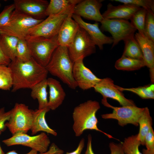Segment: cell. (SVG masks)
Instances as JSON below:
<instances>
[{"label": "cell", "mask_w": 154, "mask_h": 154, "mask_svg": "<svg viewBox=\"0 0 154 154\" xmlns=\"http://www.w3.org/2000/svg\"><path fill=\"white\" fill-rule=\"evenodd\" d=\"M8 66L12 72V92H13L21 89H31L47 78L48 72L45 67L40 65L32 58L26 62H21L15 59L11 61Z\"/></svg>", "instance_id": "6da1fadb"}, {"label": "cell", "mask_w": 154, "mask_h": 154, "mask_svg": "<svg viewBox=\"0 0 154 154\" xmlns=\"http://www.w3.org/2000/svg\"><path fill=\"white\" fill-rule=\"evenodd\" d=\"M100 108L98 102L89 100L74 108L72 116L74 121L72 128L76 136H80L86 130H94L104 133L109 138L119 140L98 128L96 114Z\"/></svg>", "instance_id": "7a4b0ae2"}, {"label": "cell", "mask_w": 154, "mask_h": 154, "mask_svg": "<svg viewBox=\"0 0 154 154\" xmlns=\"http://www.w3.org/2000/svg\"><path fill=\"white\" fill-rule=\"evenodd\" d=\"M73 64L67 47L59 46L45 68L48 73L59 78L70 88L74 90L78 85L73 76Z\"/></svg>", "instance_id": "3957f363"}, {"label": "cell", "mask_w": 154, "mask_h": 154, "mask_svg": "<svg viewBox=\"0 0 154 154\" xmlns=\"http://www.w3.org/2000/svg\"><path fill=\"white\" fill-rule=\"evenodd\" d=\"M25 40L32 57L44 67L48 65L54 52L59 46L57 35L49 38L28 35Z\"/></svg>", "instance_id": "277c9868"}, {"label": "cell", "mask_w": 154, "mask_h": 154, "mask_svg": "<svg viewBox=\"0 0 154 154\" xmlns=\"http://www.w3.org/2000/svg\"><path fill=\"white\" fill-rule=\"evenodd\" d=\"M43 20L34 19L15 9L8 23L0 27V34L25 39L29 30Z\"/></svg>", "instance_id": "5b68a950"}, {"label": "cell", "mask_w": 154, "mask_h": 154, "mask_svg": "<svg viewBox=\"0 0 154 154\" xmlns=\"http://www.w3.org/2000/svg\"><path fill=\"white\" fill-rule=\"evenodd\" d=\"M11 110L9 119L5 123L6 127L12 135L27 133L31 128L33 110L25 104L17 103Z\"/></svg>", "instance_id": "8992f818"}, {"label": "cell", "mask_w": 154, "mask_h": 154, "mask_svg": "<svg viewBox=\"0 0 154 154\" xmlns=\"http://www.w3.org/2000/svg\"><path fill=\"white\" fill-rule=\"evenodd\" d=\"M102 103L105 106L113 109L112 113L102 115V118L116 119L118 124L122 127L128 124L138 126L139 119L144 110V108H139L135 105L114 107L109 104L106 98H102Z\"/></svg>", "instance_id": "52a82bcc"}, {"label": "cell", "mask_w": 154, "mask_h": 154, "mask_svg": "<svg viewBox=\"0 0 154 154\" xmlns=\"http://www.w3.org/2000/svg\"><path fill=\"white\" fill-rule=\"evenodd\" d=\"M2 142L7 146L21 145L27 147L40 153L46 151L50 143L49 137L44 132L33 136L27 133H19L3 140Z\"/></svg>", "instance_id": "ba28073f"}, {"label": "cell", "mask_w": 154, "mask_h": 154, "mask_svg": "<svg viewBox=\"0 0 154 154\" xmlns=\"http://www.w3.org/2000/svg\"><path fill=\"white\" fill-rule=\"evenodd\" d=\"M67 47L70 57L73 62L96 51L95 43L87 32L80 26L73 40Z\"/></svg>", "instance_id": "9c48e42d"}, {"label": "cell", "mask_w": 154, "mask_h": 154, "mask_svg": "<svg viewBox=\"0 0 154 154\" xmlns=\"http://www.w3.org/2000/svg\"><path fill=\"white\" fill-rule=\"evenodd\" d=\"M103 30L110 33L112 36V48L121 40L134 35L137 30L128 20L118 19H103L100 23Z\"/></svg>", "instance_id": "30bf717a"}, {"label": "cell", "mask_w": 154, "mask_h": 154, "mask_svg": "<svg viewBox=\"0 0 154 154\" xmlns=\"http://www.w3.org/2000/svg\"><path fill=\"white\" fill-rule=\"evenodd\" d=\"M69 15L60 14L48 16L31 29L29 35L47 38L57 36L63 22Z\"/></svg>", "instance_id": "8fae6325"}, {"label": "cell", "mask_w": 154, "mask_h": 154, "mask_svg": "<svg viewBox=\"0 0 154 154\" xmlns=\"http://www.w3.org/2000/svg\"><path fill=\"white\" fill-rule=\"evenodd\" d=\"M84 59L81 58L74 62L72 74L78 87L84 90L94 88L101 79L85 66Z\"/></svg>", "instance_id": "7c38bea8"}, {"label": "cell", "mask_w": 154, "mask_h": 154, "mask_svg": "<svg viewBox=\"0 0 154 154\" xmlns=\"http://www.w3.org/2000/svg\"><path fill=\"white\" fill-rule=\"evenodd\" d=\"M95 91L100 94L103 98H110L117 101L122 106H135L131 100L126 98L122 92L117 89L110 78L101 79L94 87Z\"/></svg>", "instance_id": "4fadbf2b"}, {"label": "cell", "mask_w": 154, "mask_h": 154, "mask_svg": "<svg viewBox=\"0 0 154 154\" xmlns=\"http://www.w3.org/2000/svg\"><path fill=\"white\" fill-rule=\"evenodd\" d=\"M15 9L37 19H44L49 2L46 0H14Z\"/></svg>", "instance_id": "5bb4252c"}, {"label": "cell", "mask_w": 154, "mask_h": 154, "mask_svg": "<svg viewBox=\"0 0 154 154\" xmlns=\"http://www.w3.org/2000/svg\"><path fill=\"white\" fill-rule=\"evenodd\" d=\"M103 1L81 0L74 7L73 14L88 20L101 23L104 19L100 12Z\"/></svg>", "instance_id": "9a60e30c"}, {"label": "cell", "mask_w": 154, "mask_h": 154, "mask_svg": "<svg viewBox=\"0 0 154 154\" xmlns=\"http://www.w3.org/2000/svg\"><path fill=\"white\" fill-rule=\"evenodd\" d=\"M72 17L80 27L87 32L96 46H98L100 50H103L104 45L105 44H112V37L107 36L102 33L99 28L98 22L94 24L87 23L80 17L73 14Z\"/></svg>", "instance_id": "2e32d148"}, {"label": "cell", "mask_w": 154, "mask_h": 154, "mask_svg": "<svg viewBox=\"0 0 154 154\" xmlns=\"http://www.w3.org/2000/svg\"><path fill=\"white\" fill-rule=\"evenodd\" d=\"M134 37L139 44L146 66L149 69L151 82H154V42L144 33H136Z\"/></svg>", "instance_id": "e0dca14e"}, {"label": "cell", "mask_w": 154, "mask_h": 154, "mask_svg": "<svg viewBox=\"0 0 154 154\" xmlns=\"http://www.w3.org/2000/svg\"><path fill=\"white\" fill-rule=\"evenodd\" d=\"M69 15L64 19L58 31L57 40L59 46L68 47L72 42L79 27L78 24Z\"/></svg>", "instance_id": "ac0fdd59"}, {"label": "cell", "mask_w": 154, "mask_h": 154, "mask_svg": "<svg viewBox=\"0 0 154 154\" xmlns=\"http://www.w3.org/2000/svg\"><path fill=\"white\" fill-rule=\"evenodd\" d=\"M141 7L123 4L114 6L109 3L106 10L102 14L104 19L130 20L133 14Z\"/></svg>", "instance_id": "d6986e66"}, {"label": "cell", "mask_w": 154, "mask_h": 154, "mask_svg": "<svg viewBox=\"0 0 154 154\" xmlns=\"http://www.w3.org/2000/svg\"><path fill=\"white\" fill-rule=\"evenodd\" d=\"M49 89L48 107L50 110H54L60 106L66 96L65 92L60 82L52 78H47Z\"/></svg>", "instance_id": "ffe728a7"}, {"label": "cell", "mask_w": 154, "mask_h": 154, "mask_svg": "<svg viewBox=\"0 0 154 154\" xmlns=\"http://www.w3.org/2000/svg\"><path fill=\"white\" fill-rule=\"evenodd\" d=\"M50 110L48 107L33 110L32 124L30 129L32 135L36 134L39 131H42L54 136L57 135V132L49 126L46 121L45 115Z\"/></svg>", "instance_id": "44dd1931"}, {"label": "cell", "mask_w": 154, "mask_h": 154, "mask_svg": "<svg viewBox=\"0 0 154 154\" xmlns=\"http://www.w3.org/2000/svg\"><path fill=\"white\" fill-rule=\"evenodd\" d=\"M80 0H50L45 12L46 16L61 14H73L75 6Z\"/></svg>", "instance_id": "7402d4cb"}, {"label": "cell", "mask_w": 154, "mask_h": 154, "mask_svg": "<svg viewBox=\"0 0 154 154\" xmlns=\"http://www.w3.org/2000/svg\"><path fill=\"white\" fill-rule=\"evenodd\" d=\"M47 87L46 78L36 84L31 89V96L34 99H37L38 101V109L48 107Z\"/></svg>", "instance_id": "603a6c76"}, {"label": "cell", "mask_w": 154, "mask_h": 154, "mask_svg": "<svg viewBox=\"0 0 154 154\" xmlns=\"http://www.w3.org/2000/svg\"><path fill=\"white\" fill-rule=\"evenodd\" d=\"M19 39L14 36L0 34V46L5 54L11 60L16 59Z\"/></svg>", "instance_id": "cb8c5ba5"}, {"label": "cell", "mask_w": 154, "mask_h": 154, "mask_svg": "<svg viewBox=\"0 0 154 154\" xmlns=\"http://www.w3.org/2000/svg\"><path fill=\"white\" fill-rule=\"evenodd\" d=\"M138 124L139 128V133L137 134V139L141 145H144L145 137L152 125V118L147 107L144 108V110L139 119Z\"/></svg>", "instance_id": "d4e9b609"}, {"label": "cell", "mask_w": 154, "mask_h": 154, "mask_svg": "<svg viewBox=\"0 0 154 154\" xmlns=\"http://www.w3.org/2000/svg\"><path fill=\"white\" fill-rule=\"evenodd\" d=\"M123 41L125 47L122 56L144 60L141 50L135 38L134 35L127 38Z\"/></svg>", "instance_id": "484cf974"}, {"label": "cell", "mask_w": 154, "mask_h": 154, "mask_svg": "<svg viewBox=\"0 0 154 154\" xmlns=\"http://www.w3.org/2000/svg\"><path fill=\"white\" fill-rule=\"evenodd\" d=\"M146 66L144 61L133 59L123 56L116 60L115 68L119 70L133 71L139 69Z\"/></svg>", "instance_id": "4316f807"}, {"label": "cell", "mask_w": 154, "mask_h": 154, "mask_svg": "<svg viewBox=\"0 0 154 154\" xmlns=\"http://www.w3.org/2000/svg\"><path fill=\"white\" fill-rule=\"evenodd\" d=\"M137 134L125 138L123 142H121L124 154H143L139 149L141 145L137 139Z\"/></svg>", "instance_id": "83f0119b"}, {"label": "cell", "mask_w": 154, "mask_h": 154, "mask_svg": "<svg viewBox=\"0 0 154 154\" xmlns=\"http://www.w3.org/2000/svg\"><path fill=\"white\" fill-rule=\"evenodd\" d=\"M12 85V75L11 68L8 66L0 64V89L9 90Z\"/></svg>", "instance_id": "f1b7e54d"}, {"label": "cell", "mask_w": 154, "mask_h": 154, "mask_svg": "<svg viewBox=\"0 0 154 154\" xmlns=\"http://www.w3.org/2000/svg\"><path fill=\"white\" fill-rule=\"evenodd\" d=\"M119 90L127 91L134 93L143 99H154V85L137 88H124L116 85Z\"/></svg>", "instance_id": "f546056e"}, {"label": "cell", "mask_w": 154, "mask_h": 154, "mask_svg": "<svg viewBox=\"0 0 154 154\" xmlns=\"http://www.w3.org/2000/svg\"><path fill=\"white\" fill-rule=\"evenodd\" d=\"M147 10L141 8L132 15L130 19L132 25L139 32L144 34V26Z\"/></svg>", "instance_id": "4dcf8cb0"}, {"label": "cell", "mask_w": 154, "mask_h": 154, "mask_svg": "<svg viewBox=\"0 0 154 154\" xmlns=\"http://www.w3.org/2000/svg\"><path fill=\"white\" fill-rule=\"evenodd\" d=\"M32 58L25 40L19 39L16 49V59L21 62H26Z\"/></svg>", "instance_id": "1f68e13d"}, {"label": "cell", "mask_w": 154, "mask_h": 154, "mask_svg": "<svg viewBox=\"0 0 154 154\" xmlns=\"http://www.w3.org/2000/svg\"><path fill=\"white\" fill-rule=\"evenodd\" d=\"M147 10L144 34L154 42V12L150 9Z\"/></svg>", "instance_id": "d6a6232c"}, {"label": "cell", "mask_w": 154, "mask_h": 154, "mask_svg": "<svg viewBox=\"0 0 154 154\" xmlns=\"http://www.w3.org/2000/svg\"><path fill=\"white\" fill-rule=\"evenodd\" d=\"M110 1L142 8L146 10L150 9L154 12L153 0H111Z\"/></svg>", "instance_id": "836d02e7"}, {"label": "cell", "mask_w": 154, "mask_h": 154, "mask_svg": "<svg viewBox=\"0 0 154 154\" xmlns=\"http://www.w3.org/2000/svg\"><path fill=\"white\" fill-rule=\"evenodd\" d=\"M144 143L146 149H143V153L154 154V131L152 127L145 136Z\"/></svg>", "instance_id": "e575fe53"}, {"label": "cell", "mask_w": 154, "mask_h": 154, "mask_svg": "<svg viewBox=\"0 0 154 154\" xmlns=\"http://www.w3.org/2000/svg\"><path fill=\"white\" fill-rule=\"evenodd\" d=\"M15 9L13 3L5 6L0 13V27L5 25L8 23Z\"/></svg>", "instance_id": "d590c367"}, {"label": "cell", "mask_w": 154, "mask_h": 154, "mask_svg": "<svg viewBox=\"0 0 154 154\" xmlns=\"http://www.w3.org/2000/svg\"><path fill=\"white\" fill-rule=\"evenodd\" d=\"M11 113V110L5 112L4 107L0 109V131L2 132L5 130L6 127L5 123L9 120Z\"/></svg>", "instance_id": "8d00e7d4"}, {"label": "cell", "mask_w": 154, "mask_h": 154, "mask_svg": "<svg viewBox=\"0 0 154 154\" xmlns=\"http://www.w3.org/2000/svg\"><path fill=\"white\" fill-rule=\"evenodd\" d=\"M111 154H124L121 143L116 144L113 142L109 143Z\"/></svg>", "instance_id": "74e56055"}, {"label": "cell", "mask_w": 154, "mask_h": 154, "mask_svg": "<svg viewBox=\"0 0 154 154\" xmlns=\"http://www.w3.org/2000/svg\"><path fill=\"white\" fill-rule=\"evenodd\" d=\"M64 152L63 150L59 148L55 143H52L46 151L39 154H63Z\"/></svg>", "instance_id": "f35d334b"}, {"label": "cell", "mask_w": 154, "mask_h": 154, "mask_svg": "<svg viewBox=\"0 0 154 154\" xmlns=\"http://www.w3.org/2000/svg\"><path fill=\"white\" fill-rule=\"evenodd\" d=\"M11 61L4 53L0 46V64L8 66Z\"/></svg>", "instance_id": "ab89813d"}, {"label": "cell", "mask_w": 154, "mask_h": 154, "mask_svg": "<svg viewBox=\"0 0 154 154\" xmlns=\"http://www.w3.org/2000/svg\"><path fill=\"white\" fill-rule=\"evenodd\" d=\"M85 145V139L84 138L81 139L76 149L70 152H66V154H81L82 151Z\"/></svg>", "instance_id": "60d3db41"}, {"label": "cell", "mask_w": 154, "mask_h": 154, "mask_svg": "<svg viewBox=\"0 0 154 154\" xmlns=\"http://www.w3.org/2000/svg\"><path fill=\"white\" fill-rule=\"evenodd\" d=\"M84 154H95L92 148V137L90 134L88 136L86 149Z\"/></svg>", "instance_id": "b9f144b4"}, {"label": "cell", "mask_w": 154, "mask_h": 154, "mask_svg": "<svg viewBox=\"0 0 154 154\" xmlns=\"http://www.w3.org/2000/svg\"><path fill=\"white\" fill-rule=\"evenodd\" d=\"M5 154H20L17 152L15 150H12L10 151L7 152ZM25 154H39L38 152L33 150L31 149L30 151L28 153Z\"/></svg>", "instance_id": "7bdbcfd3"}, {"label": "cell", "mask_w": 154, "mask_h": 154, "mask_svg": "<svg viewBox=\"0 0 154 154\" xmlns=\"http://www.w3.org/2000/svg\"><path fill=\"white\" fill-rule=\"evenodd\" d=\"M2 132L0 131V135H1ZM0 154H5L4 152L3 151L0 145Z\"/></svg>", "instance_id": "ee69618b"}]
</instances>
